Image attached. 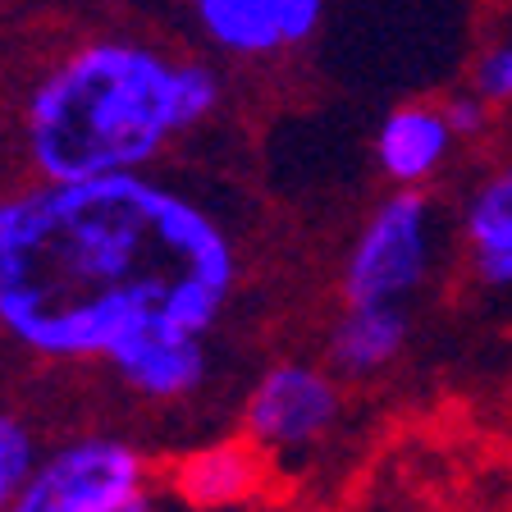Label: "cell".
Listing matches in <instances>:
<instances>
[{
	"label": "cell",
	"mask_w": 512,
	"mask_h": 512,
	"mask_svg": "<svg viewBox=\"0 0 512 512\" xmlns=\"http://www.w3.org/2000/svg\"><path fill=\"white\" fill-rule=\"evenodd\" d=\"M435 261V206L421 188H394L371 206L339 266L343 302H407Z\"/></svg>",
	"instance_id": "277c9868"
},
{
	"label": "cell",
	"mask_w": 512,
	"mask_h": 512,
	"mask_svg": "<svg viewBox=\"0 0 512 512\" xmlns=\"http://www.w3.org/2000/svg\"><path fill=\"white\" fill-rule=\"evenodd\" d=\"M156 485L151 453L115 430H78L46 444L5 512H110Z\"/></svg>",
	"instance_id": "3957f363"
},
{
	"label": "cell",
	"mask_w": 512,
	"mask_h": 512,
	"mask_svg": "<svg viewBox=\"0 0 512 512\" xmlns=\"http://www.w3.org/2000/svg\"><path fill=\"white\" fill-rule=\"evenodd\" d=\"M476 87L490 106H512V42H499L494 51L480 55L476 64Z\"/></svg>",
	"instance_id": "4fadbf2b"
},
{
	"label": "cell",
	"mask_w": 512,
	"mask_h": 512,
	"mask_svg": "<svg viewBox=\"0 0 512 512\" xmlns=\"http://www.w3.org/2000/svg\"><path fill=\"white\" fill-rule=\"evenodd\" d=\"M106 380L119 394L147 407H183L206 394L211 384V334H142L128 339L101 362Z\"/></svg>",
	"instance_id": "8992f818"
},
{
	"label": "cell",
	"mask_w": 512,
	"mask_h": 512,
	"mask_svg": "<svg viewBox=\"0 0 512 512\" xmlns=\"http://www.w3.org/2000/svg\"><path fill=\"white\" fill-rule=\"evenodd\" d=\"M462 243L476 284L512 288V160L490 170L462 206Z\"/></svg>",
	"instance_id": "8fae6325"
},
{
	"label": "cell",
	"mask_w": 512,
	"mask_h": 512,
	"mask_svg": "<svg viewBox=\"0 0 512 512\" xmlns=\"http://www.w3.org/2000/svg\"><path fill=\"white\" fill-rule=\"evenodd\" d=\"M444 115H448V124H453V133H458V142L462 138H476V133H485V124H490V101L471 87V92H453L444 101Z\"/></svg>",
	"instance_id": "5bb4252c"
},
{
	"label": "cell",
	"mask_w": 512,
	"mask_h": 512,
	"mask_svg": "<svg viewBox=\"0 0 512 512\" xmlns=\"http://www.w3.org/2000/svg\"><path fill=\"white\" fill-rule=\"evenodd\" d=\"M46 453V435L23 407L0 398V512L10 508V499L23 490V480Z\"/></svg>",
	"instance_id": "7c38bea8"
},
{
	"label": "cell",
	"mask_w": 512,
	"mask_h": 512,
	"mask_svg": "<svg viewBox=\"0 0 512 512\" xmlns=\"http://www.w3.org/2000/svg\"><path fill=\"white\" fill-rule=\"evenodd\" d=\"M412 339V316L403 302H343L334 320L325 362L339 380H375L403 357Z\"/></svg>",
	"instance_id": "30bf717a"
},
{
	"label": "cell",
	"mask_w": 512,
	"mask_h": 512,
	"mask_svg": "<svg viewBox=\"0 0 512 512\" xmlns=\"http://www.w3.org/2000/svg\"><path fill=\"white\" fill-rule=\"evenodd\" d=\"M110 512H160V503H156V485H151V490H142V494H133V499H124L119 508H110Z\"/></svg>",
	"instance_id": "9a60e30c"
},
{
	"label": "cell",
	"mask_w": 512,
	"mask_h": 512,
	"mask_svg": "<svg viewBox=\"0 0 512 512\" xmlns=\"http://www.w3.org/2000/svg\"><path fill=\"white\" fill-rule=\"evenodd\" d=\"M238 284L234 229L151 170L0 197V343L28 362L101 366L142 334H215Z\"/></svg>",
	"instance_id": "6da1fadb"
},
{
	"label": "cell",
	"mask_w": 512,
	"mask_h": 512,
	"mask_svg": "<svg viewBox=\"0 0 512 512\" xmlns=\"http://www.w3.org/2000/svg\"><path fill=\"white\" fill-rule=\"evenodd\" d=\"M202 37L229 60H275L320 32L325 0H188Z\"/></svg>",
	"instance_id": "52a82bcc"
},
{
	"label": "cell",
	"mask_w": 512,
	"mask_h": 512,
	"mask_svg": "<svg viewBox=\"0 0 512 512\" xmlns=\"http://www.w3.org/2000/svg\"><path fill=\"white\" fill-rule=\"evenodd\" d=\"M270 458L238 430L229 439L188 448L165 467V490L192 512H234L266 490Z\"/></svg>",
	"instance_id": "ba28073f"
},
{
	"label": "cell",
	"mask_w": 512,
	"mask_h": 512,
	"mask_svg": "<svg viewBox=\"0 0 512 512\" xmlns=\"http://www.w3.org/2000/svg\"><path fill=\"white\" fill-rule=\"evenodd\" d=\"M343 416V384L330 371V362L307 357H279L261 366L238 412V430L252 439L266 458H293L311 453L330 439V430Z\"/></svg>",
	"instance_id": "5b68a950"
},
{
	"label": "cell",
	"mask_w": 512,
	"mask_h": 512,
	"mask_svg": "<svg viewBox=\"0 0 512 512\" xmlns=\"http://www.w3.org/2000/svg\"><path fill=\"white\" fill-rule=\"evenodd\" d=\"M220 106L224 74L202 55H174L128 32L83 37L23 92V165L32 179L156 170Z\"/></svg>",
	"instance_id": "7a4b0ae2"
},
{
	"label": "cell",
	"mask_w": 512,
	"mask_h": 512,
	"mask_svg": "<svg viewBox=\"0 0 512 512\" xmlns=\"http://www.w3.org/2000/svg\"><path fill=\"white\" fill-rule=\"evenodd\" d=\"M458 133L435 101H403L375 128V165L394 188H426L448 165Z\"/></svg>",
	"instance_id": "9c48e42d"
}]
</instances>
